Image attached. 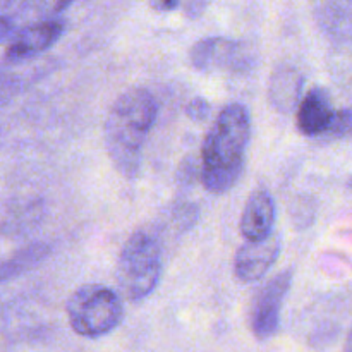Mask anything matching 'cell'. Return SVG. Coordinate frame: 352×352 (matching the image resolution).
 <instances>
[{"instance_id": "e0dca14e", "label": "cell", "mask_w": 352, "mask_h": 352, "mask_svg": "<svg viewBox=\"0 0 352 352\" xmlns=\"http://www.w3.org/2000/svg\"><path fill=\"white\" fill-rule=\"evenodd\" d=\"M346 349L352 351V330H351V333H349V339H347V346H346Z\"/></svg>"}, {"instance_id": "6da1fadb", "label": "cell", "mask_w": 352, "mask_h": 352, "mask_svg": "<svg viewBox=\"0 0 352 352\" xmlns=\"http://www.w3.org/2000/svg\"><path fill=\"white\" fill-rule=\"evenodd\" d=\"M251 141V116L246 105L227 103L210 124L201 144L199 177L212 195L230 191L241 179Z\"/></svg>"}, {"instance_id": "9a60e30c", "label": "cell", "mask_w": 352, "mask_h": 352, "mask_svg": "<svg viewBox=\"0 0 352 352\" xmlns=\"http://www.w3.org/2000/svg\"><path fill=\"white\" fill-rule=\"evenodd\" d=\"M181 3V0H150L151 9L157 12H172L175 10Z\"/></svg>"}, {"instance_id": "30bf717a", "label": "cell", "mask_w": 352, "mask_h": 352, "mask_svg": "<svg viewBox=\"0 0 352 352\" xmlns=\"http://www.w3.org/2000/svg\"><path fill=\"white\" fill-rule=\"evenodd\" d=\"M277 222V205L267 189H256L250 195L241 215L239 230L246 241L265 239L274 234Z\"/></svg>"}, {"instance_id": "8992f818", "label": "cell", "mask_w": 352, "mask_h": 352, "mask_svg": "<svg viewBox=\"0 0 352 352\" xmlns=\"http://www.w3.org/2000/svg\"><path fill=\"white\" fill-rule=\"evenodd\" d=\"M189 62L199 72L239 71L250 62L246 45L223 36H208L189 48Z\"/></svg>"}, {"instance_id": "5bb4252c", "label": "cell", "mask_w": 352, "mask_h": 352, "mask_svg": "<svg viewBox=\"0 0 352 352\" xmlns=\"http://www.w3.org/2000/svg\"><path fill=\"white\" fill-rule=\"evenodd\" d=\"M210 0H182V6H184V14L189 19H196V17L201 16L203 12L208 7Z\"/></svg>"}, {"instance_id": "9c48e42d", "label": "cell", "mask_w": 352, "mask_h": 352, "mask_svg": "<svg viewBox=\"0 0 352 352\" xmlns=\"http://www.w3.org/2000/svg\"><path fill=\"white\" fill-rule=\"evenodd\" d=\"M337 112L325 88L315 86L302 96L298 105V129L305 136H329L336 124Z\"/></svg>"}, {"instance_id": "277c9868", "label": "cell", "mask_w": 352, "mask_h": 352, "mask_svg": "<svg viewBox=\"0 0 352 352\" xmlns=\"http://www.w3.org/2000/svg\"><path fill=\"white\" fill-rule=\"evenodd\" d=\"M69 325L78 336L96 339L110 333L124 318L120 296L113 289L88 284L76 289L65 305Z\"/></svg>"}, {"instance_id": "8fae6325", "label": "cell", "mask_w": 352, "mask_h": 352, "mask_svg": "<svg viewBox=\"0 0 352 352\" xmlns=\"http://www.w3.org/2000/svg\"><path fill=\"white\" fill-rule=\"evenodd\" d=\"M302 78L299 72L292 67H280L272 74L270 79V95L272 105L280 112H291L294 107L301 102Z\"/></svg>"}, {"instance_id": "ba28073f", "label": "cell", "mask_w": 352, "mask_h": 352, "mask_svg": "<svg viewBox=\"0 0 352 352\" xmlns=\"http://www.w3.org/2000/svg\"><path fill=\"white\" fill-rule=\"evenodd\" d=\"M64 24L55 19L30 24V26L23 28L10 40L3 57L10 64H17V62H24L38 57L45 50L54 47V43H57L58 38L64 33Z\"/></svg>"}, {"instance_id": "2e32d148", "label": "cell", "mask_w": 352, "mask_h": 352, "mask_svg": "<svg viewBox=\"0 0 352 352\" xmlns=\"http://www.w3.org/2000/svg\"><path fill=\"white\" fill-rule=\"evenodd\" d=\"M10 31H12V23H10V19H7L6 16L0 14V41L6 40L10 34Z\"/></svg>"}, {"instance_id": "7c38bea8", "label": "cell", "mask_w": 352, "mask_h": 352, "mask_svg": "<svg viewBox=\"0 0 352 352\" xmlns=\"http://www.w3.org/2000/svg\"><path fill=\"white\" fill-rule=\"evenodd\" d=\"M47 253L48 250L43 244H33V246H28L24 250L17 251L14 256H10L9 260L0 263V282H7L10 278H16L17 275L28 272L34 265L40 263Z\"/></svg>"}, {"instance_id": "4fadbf2b", "label": "cell", "mask_w": 352, "mask_h": 352, "mask_svg": "<svg viewBox=\"0 0 352 352\" xmlns=\"http://www.w3.org/2000/svg\"><path fill=\"white\" fill-rule=\"evenodd\" d=\"M210 112H212V105L203 96H196V98L189 100L188 105H186V116L195 120V122H203V120L208 119Z\"/></svg>"}, {"instance_id": "5b68a950", "label": "cell", "mask_w": 352, "mask_h": 352, "mask_svg": "<svg viewBox=\"0 0 352 352\" xmlns=\"http://www.w3.org/2000/svg\"><path fill=\"white\" fill-rule=\"evenodd\" d=\"M292 285V272L285 270L272 277L254 296L251 302L250 327L254 339H272L280 327L282 308Z\"/></svg>"}, {"instance_id": "7a4b0ae2", "label": "cell", "mask_w": 352, "mask_h": 352, "mask_svg": "<svg viewBox=\"0 0 352 352\" xmlns=\"http://www.w3.org/2000/svg\"><path fill=\"white\" fill-rule=\"evenodd\" d=\"M157 116V98L144 88L120 93L110 107L103 127L105 148L113 168L124 177L133 179L140 174L144 144Z\"/></svg>"}, {"instance_id": "3957f363", "label": "cell", "mask_w": 352, "mask_h": 352, "mask_svg": "<svg viewBox=\"0 0 352 352\" xmlns=\"http://www.w3.org/2000/svg\"><path fill=\"white\" fill-rule=\"evenodd\" d=\"M162 248L150 229H138L120 250L116 265L117 289L127 301H143L162 278Z\"/></svg>"}, {"instance_id": "52a82bcc", "label": "cell", "mask_w": 352, "mask_h": 352, "mask_svg": "<svg viewBox=\"0 0 352 352\" xmlns=\"http://www.w3.org/2000/svg\"><path fill=\"white\" fill-rule=\"evenodd\" d=\"M280 254V237L270 234L265 239L246 241L234 256V274L243 284H253L268 274Z\"/></svg>"}]
</instances>
